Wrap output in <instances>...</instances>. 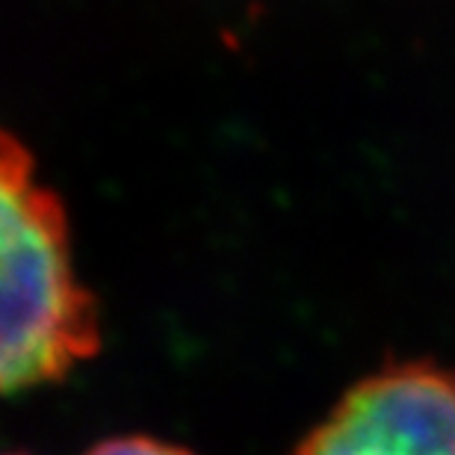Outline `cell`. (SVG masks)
Here are the masks:
<instances>
[{"label": "cell", "mask_w": 455, "mask_h": 455, "mask_svg": "<svg viewBox=\"0 0 455 455\" xmlns=\"http://www.w3.org/2000/svg\"><path fill=\"white\" fill-rule=\"evenodd\" d=\"M290 455H455V372L387 363L346 390Z\"/></svg>", "instance_id": "obj_2"}, {"label": "cell", "mask_w": 455, "mask_h": 455, "mask_svg": "<svg viewBox=\"0 0 455 455\" xmlns=\"http://www.w3.org/2000/svg\"><path fill=\"white\" fill-rule=\"evenodd\" d=\"M98 349V307L71 267L62 202L39 184L30 151L6 133L0 157V385L9 396L60 385Z\"/></svg>", "instance_id": "obj_1"}, {"label": "cell", "mask_w": 455, "mask_h": 455, "mask_svg": "<svg viewBox=\"0 0 455 455\" xmlns=\"http://www.w3.org/2000/svg\"><path fill=\"white\" fill-rule=\"evenodd\" d=\"M86 455H193L178 443L148 438V435H124V438L98 441Z\"/></svg>", "instance_id": "obj_3"}, {"label": "cell", "mask_w": 455, "mask_h": 455, "mask_svg": "<svg viewBox=\"0 0 455 455\" xmlns=\"http://www.w3.org/2000/svg\"><path fill=\"white\" fill-rule=\"evenodd\" d=\"M9 455H24V452H9Z\"/></svg>", "instance_id": "obj_4"}]
</instances>
